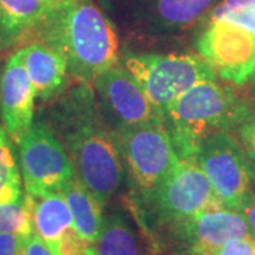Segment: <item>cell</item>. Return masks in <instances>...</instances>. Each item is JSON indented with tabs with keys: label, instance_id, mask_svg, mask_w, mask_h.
<instances>
[{
	"label": "cell",
	"instance_id": "1",
	"mask_svg": "<svg viewBox=\"0 0 255 255\" xmlns=\"http://www.w3.org/2000/svg\"><path fill=\"white\" fill-rule=\"evenodd\" d=\"M34 30L38 43L63 55L68 73L82 84L92 85L118 64L117 31L92 0H57Z\"/></svg>",
	"mask_w": 255,
	"mask_h": 255
},
{
	"label": "cell",
	"instance_id": "2",
	"mask_svg": "<svg viewBox=\"0 0 255 255\" xmlns=\"http://www.w3.org/2000/svg\"><path fill=\"white\" fill-rule=\"evenodd\" d=\"M90 85L82 84L60 107L64 147L77 179L104 207L121 186L122 159Z\"/></svg>",
	"mask_w": 255,
	"mask_h": 255
},
{
	"label": "cell",
	"instance_id": "3",
	"mask_svg": "<svg viewBox=\"0 0 255 255\" xmlns=\"http://www.w3.org/2000/svg\"><path fill=\"white\" fill-rule=\"evenodd\" d=\"M251 115L246 101L231 87L203 81L189 88L164 112V125L177 155L193 159L204 137L216 132L237 130Z\"/></svg>",
	"mask_w": 255,
	"mask_h": 255
},
{
	"label": "cell",
	"instance_id": "4",
	"mask_svg": "<svg viewBox=\"0 0 255 255\" xmlns=\"http://www.w3.org/2000/svg\"><path fill=\"white\" fill-rule=\"evenodd\" d=\"M124 67L163 114L196 84L217 80L209 64L194 54L130 55Z\"/></svg>",
	"mask_w": 255,
	"mask_h": 255
},
{
	"label": "cell",
	"instance_id": "5",
	"mask_svg": "<svg viewBox=\"0 0 255 255\" xmlns=\"http://www.w3.org/2000/svg\"><path fill=\"white\" fill-rule=\"evenodd\" d=\"M122 163L143 199L153 194L180 162L166 125L111 132Z\"/></svg>",
	"mask_w": 255,
	"mask_h": 255
},
{
	"label": "cell",
	"instance_id": "6",
	"mask_svg": "<svg viewBox=\"0 0 255 255\" xmlns=\"http://www.w3.org/2000/svg\"><path fill=\"white\" fill-rule=\"evenodd\" d=\"M193 159L207 176L221 204L241 211L251 199L255 174L244 149L230 132H216L201 140Z\"/></svg>",
	"mask_w": 255,
	"mask_h": 255
},
{
	"label": "cell",
	"instance_id": "7",
	"mask_svg": "<svg viewBox=\"0 0 255 255\" xmlns=\"http://www.w3.org/2000/svg\"><path fill=\"white\" fill-rule=\"evenodd\" d=\"M157 220L174 226L207 210L226 209L194 159H183L157 190L143 199Z\"/></svg>",
	"mask_w": 255,
	"mask_h": 255
},
{
	"label": "cell",
	"instance_id": "8",
	"mask_svg": "<svg viewBox=\"0 0 255 255\" xmlns=\"http://www.w3.org/2000/svg\"><path fill=\"white\" fill-rule=\"evenodd\" d=\"M98 108L111 132L164 125V114L146 97L125 67L114 65L94 81Z\"/></svg>",
	"mask_w": 255,
	"mask_h": 255
},
{
	"label": "cell",
	"instance_id": "9",
	"mask_svg": "<svg viewBox=\"0 0 255 255\" xmlns=\"http://www.w3.org/2000/svg\"><path fill=\"white\" fill-rule=\"evenodd\" d=\"M26 193L60 191L75 176L63 142L46 124L37 122L18 142Z\"/></svg>",
	"mask_w": 255,
	"mask_h": 255
},
{
	"label": "cell",
	"instance_id": "10",
	"mask_svg": "<svg viewBox=\"0 0 255 255\" xmlns=\"http://www.w3.org/2000/svg\"><path fill=\"white\" fill-rule=\"evenodd\" d=\"M197 48L217 77L233 85L248 82L255 63L253 33L226 21L210 20V26L199 38Z\"/></svg>",
	"mask_w": 255,
	"mask_h": 255
},
{
	"label": "cell",
	"instance_id": "11",
	"mask_svg": "<svg viewBox=\"0 0 255 255\" xmlns=\"http://www.w3.org/2000/svg\"><path fill=\"white\" fill-rule=\"evenodd\" d=\"M186 244L187 254L213 255L228 243L248 237L250 230L244 216L230 209L207 210L174 226Z\"/></svg>",
	"mask_w": 255,
	"mask_h": 255
},
{
	"label": "cell",
	"instance_id": "12",
	"mask_svg": "<svg viewBox=\"0 0 255 255\" xmlns=\"http://www.w3.org/2000/svg\"><path fill=\"white\" fill-rule=\"evenodd\" d=\"M36 98L21 55L16 51L7 60L0 78V112L7 135L16 143L33 125Z\"/></svg>",
	"mask_w": 255,
	"mask_h": 255
},
{
	"label": "cell",
	"instance_id": "13",
	"mask_svg": "<svg viewBox=\"0 0 255 255\" xmlns=\"http://www.w3.org/2000/svg\"><path fill=\"white\" fill-rule=\"evenodd\" d=\"M31 211L33 234L41 238L55 255L81 238L74 227L73 216L61 191L24 194Z\"/></svg>",
	"mask_w": 255,
	"mask_h": 255
},
{
	"label": "cell",
	"instance_id": "14",
	"mask_svg": "<svg viewBox=\"0 0 255 255\" xmlns=\"http://www.w3.org/2000/svg\"><path fill=\"white\" fill-rule=\"evenodd\" d=\"M18 53L37 98L47 100L63 88L68 70L63 55L54 48L36 41L20 48Z\"/></svg>",
	"mask_w": 255,
	"mask_h": 255
},
{
	"label": "cell",
	"instance_id": "15",
	"mask_svg": "<svg viewBox=\"0 0 255 255\" xmlns=\"http://www.w3.org/2000/svg\"><path fill=\"white\" fill-rule=\"evenodd\" d=\"M73 216L74 227L80 237L92 244L97 241L102 226V207L97 199L74 176L60 189Z\"/></svg>",
	"mask_w": 255,
	"mask_h": 255
},
{
	"label": "cell",
	"instance_id": "16",
	"mask_svg": "<svg viewBox=\"0 0 255 255\" xmlns=\"http://www.w3.org/2000/svg\"><path fill=\"white\" fill-rule=\"evenodd\" d=\"M54 3L53 0H0V24L4 38H14L34 30Z\"/></svg>",
	"mask_w": 255,
	"mask_h": 255
},
{
	"label": "cell",
	"instance_id": "17",
	"mask_svg": "<svg viewBox=\"0 0 255 255\" xmlns=\"http://www.w3.org/2000/svg\"><path fill=\"white\" fill-rule=\"evenodd\" d=\"M92 248L94 255H143L133 228L119 213H111L102 220Z\"/></svg>",
	"mask_w": 255,
	"mask_h": 255
},
{
	"label": "cell",
	"instance_id": "18",
	"mask_svg": "<svg viewBox=\"0 0 255 255\" xmlns=\"http://www.w3.org/2000/svg\"><path fill=\"white\" fill-rule=\"evenodd\" d=\"M214 0H149L150 17L163 28L191 27L209 10Z\"/></svg>",
	"mask_w": 255,
	"mask_h": 255
},
{
	"label": "cell",
	"instance_id": "19",
	"mask_svg": "<svg viewBox=\"0 0 255 255\" xmlns=\"http://www.w3.org/2000/svg\"><path fill=\"white\" fill-rule=\"evenodd\" d=\"M9 135L0 128V204L16 203L21 197V179L11 150Z\"/></svg>",
	"mask_w": 255,
	"mask_h": 255
},
{
	"label": "cell",
	"instance_id": "20",
	"mask_svg": "<svg viewBox=\"0 0 255 255\" xmlns=\"http://www.w3.org/2000/svg\"><path fill=\"white\" fill-rule=\"evenodd\" d=\"M0 234H14L21 237L33 234L31 211L26 196L16 203L0 204Z\"/></svg>",
	"mask_w": 255,
	"mask_h": 255
},
{
	"label": "cell",
	"instance_id": "21",
	"mask_svg": "<svg viewBox=\"0 0 255 255\" xmlns=\"http://www.w3.org/2000/svg\"><path fill=\"white\" fill-rule=\"evenodd\" d=\"M211 20L234 24L255 36V0H221L213 10Z\"/></svg>",
	"mask_w": 255,
	"mask_h": 255
},
{
	"label": "cell",
	"instance_id": "22",
	"mask_svg": "<svg viewBox=\"0 0 255 255\" xmlns=\"http://www.w3.org/2000/svg\"><path fill=\"white\" fill-rule=\"evenodd\" d=\"M237 140L244 149L255 174V114H251L237 128Z\"/></svg>",
	"mask_w": 255,
	"mask_h": 255
},
{
	"label": "cell",
	"instance_id": "23",
	"mask_svg": "<svg viewBox=\"0 0 255 255\" xmlns=\"http://www.w3.org/2000/svg\"><path fill=\"white\" fill-rule=\"evenodd\" d=\"M213 255H255V240L251 236L234 240L214 251Z\"/></svg>",
	"mask_w": 255,
	"mask_h": 255
},
{
	"label": "cell",
	"instance_id": "24",
	"mask_svg": "<svg viewBox=\"0 0 255 255\" xmlns=\"http://www.w3.org/2000/svg\"><path fill=\"white\" fill-rule=\"evenodd\" d=\"M21 255H55V253L36 234L24 237Z\"/></svg>",
	"mask_w": 255,
	"mask_h": 255
},
{
	"label": "cell",
	"instance_id": "25",
	"mask_svg": "<svg viewBox=\"0 0 255 255\" xmlns=\"http://www.w3.org/2000/svg\"><path fill=\"white\" fill-rule=\"evenodd\" d=\"M24 237L14 234H0V255H21Z\"/></svg>",
	"mask_w": 255,
	"mask_h": 255
},
{
	"label": "cell",
	"instance_id": "26",
	"mask_svg": "<svg viewBox=\"0 0 255 255\" xmlns=\"http://www.w3.org/2000/svg\"><path fill=\"white\" fill-rule=\"evenodd\" d=\"M247 221V226L250 230V236L255 240V194L251 196V199L247 201V204L240 211Z\"/></svg>",
	"mask_w": 255,
	"mask_h": 255
},
{
	"label": "cell",
	"instance_id": "27",
	"mask_svg": "<svg viewBox=\"0 0 255 255\" xmlns=\"http://www.w3.org/2000/svg\"><path fill=\"white\" fill-rule=\"evenodd\" d=\"M248 82L253 85V90H254L255 92V63H254V68H253V73H251L250 78H248Z\"/></svg>",
	"mask_w": 255,
	"mask_h": 255
},
{
	"label": "cell",
	"instance_id": "28",
	"mask_svg": "<svg viewBox=\"0 0 255 255\" xmlns=\"http://www.w3.org/2000/svg\"><path fill=\"white\" fill-rule=\"evenodd\" d=\"M3 40H6V38H4V33H3L1 24H0V48H1V44H3Z\"/></svg>",
	"mask_w": 255,
	"mask_h": 255
},
{
	"label": "cell",
	"instance_id": "29",
	"mask_svg": "<svg viewBox=\"0 0 255 255\" xmlns=\"http://www.w3.org/2000/svg\"><path fill=\"white\" fill-rule=\"evenodd\" d=\"M186 255H193V254H186Z\"/></svg>",
	"mask_w": 255,
	"mask_h": 255
},
{
	"label": "cell",
	"instance_id": "30",
	"mask_svg": "<svg viewBox=\"0 0 255 255\" xmlns=\"http://www.w3.org/2000/svg\"><path fill=\"white\" fill-rule=\"evenodd\" d=\"M53 1H57V0H53Z\"/></svg>",
	"mask_w": 255,
	"mask_h": 255
}]
</instances>
